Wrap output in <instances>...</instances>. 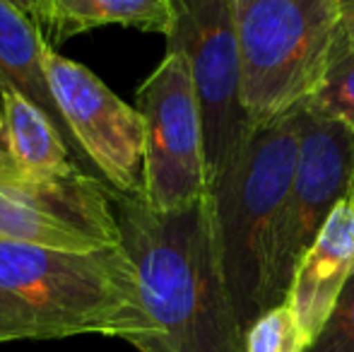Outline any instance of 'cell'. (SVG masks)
<instances>
[{
    "instance_id": "cell-1",
    "label": "cell",
    "mask_w": 354,
    "mask_h": 352,
    "mask_svg": "<svg viewBox=\"0 0 354 352\" xmlns=\"http://www.w3.org/2000/svg\"><path fill=\"white\" fill-rule=\"evenodd\" d=\"M113 207L149 324L142 352H243L207 196L183 210L159 212L142 193L113 191Z\"/></svg>"
},
{
    "instance_id": "cell-2",
    "label": "cell",
    "mask_w": 354,
    "mask_h": 352,
    "mask_svg": "<svg viewBox=\"0 0 354 352\" xmlns=\"http://www.w3.org/2000/svg\"><path fill=\"white\" fill-rule=\"evenodd\" d=\"M73 335L145 350L149 324L126 249L82 254L0 239V343Z\"/></svg>"
},
{
    "instance_id": "cell-3",
    "label": "cell",
    "mask_w": 354,
    "mask_h": 352,
    "mask_svg": "<svg viewBox=\"0 0 354 352\" xmlns=\"http://www.w3.org/2000/svg\"><path fill=\"white\" fill-rule=\"evenodd\" d=\"M297 155L299 118L292 111L256 128L207 186L214 246L243 333L258 316L280 306L275 246Z\"/></svg>"
},
{
    "instance_id": "cell-4",
    "label": "cell",
    "mask_w": 354,
    "mask_h": 352,
    "mask_svg": "<svg viewBox=\"0 0 354 352\" xmlns=\"http://www.w3.org/2000/svg\"><path fill=\"white\" fill-rule=\"evenodd\" d=\"M241 94L253 126L297 111L330 66L340 0H234Z\"/></svg>"
},
{
    "instance_id": "cell-5",
    "label": "cell",
    "mask_w": 354,
    "mask_h": 352,
    "mask_svg": "<svg viewBox=\"0 0 354 352\" xmlns=\"http://www.w3.org/2000/svg\"><path fill=\"white\" fill-rule=\"evenodd\" d=\"M167 51L181 53L191 68L210 186L256 131L243 106L234 0H171Z\"/></svg>"
},
{
    "instance_id": "cell-6",
    "label": "cell",
    "mask_w": 354,
    "mask_h": 352,
    "mask_svg": "<svg viewBox=\"0 0 354 352\" xmlns=\"http://www.w3.org/2000/svg\"><path fill=\"white\" fill-rule=\"evenodd\" d=\"M0 239L58 251L121 246L113 188L82 169L32 174L0 155Z\"/></svg>"
},
{
    "instance_id": "cell-7",
    "label": "cell",
    "mask_w": 354,
    "mask_h": 352,
    "mask_svg": "<svg viewBox=\"0 0 354 352\" xmlns=\"http://www.w3.org/2000/svg\"><path fill=\"white\" fill-rule=\"evenodd\" d=\"M136 109L145 123L142 196L154 210L174 212L207 196L205 136L191 68L167 51L138 87Z\"/></svg>"
},
{
    "instance_id": "cell-8",
    "label": "cell",
    "mask_w": 354,
    "mask_h": 352,
    "mask_svg": "<svg viewBox=\"0 0 354 352\" xmlns=\"http://www.w3.org/2000/svg\"><path fill=\"white\" fill-rule=\"evenodd\" d=\"M299 155L284 205L275 246V292L280 304L289 299L299 266L333 210L354 186V131L340 118L316 109H297Z\"/></svg>"
},
{
    "instance_id": "cell-9",
    "label": "cell",
    "mask_w": 354,
    "mask_h": 352,
    "mask_svg": "<svg viewBox=\"0 0 354 352\" xmlns=\"http://www.w3.org/2000/svg\"><path fill=\"white\" fill-rule=\"evenodd\" d=\"M46 75L63 118L94 169L121 196L142 193L145 123L136 106L111 92L89 68L48 44Z\"/></svg>"
},
{
    "instance_id": "cell-10",
    "label": "cell",
    "mask_w": 354,
    "mask_h": 352,
    "mask_svg": "<svg viewBox=\"0 0 354 352\" xmlns=\"http://www.w3.org/2000/svg\"><path fill=\"white\" fill-rule=\"evenodd\" d=\"M354 275V205L345 198L333 210L318 234L316 244L306 251L294 285L289 292V304L294 306L304 331L311 340L321 333L328 316L333 314L337 297Z\"/></svg>"
},
{
    "instance_id": "cell-11",
    "label": "cell",
    "mask_w": 354,
    "mask_h": 352,
    "mask_svg": "<svg viewBox=\"0 0 354 352\" xmlns=\"http://www.w3.org/2000/svg\"><path fill=\"white\" fill-rule=\"evenodd\" d=\"M46 48L48 41L41 27L17 5H12L10 0H0V92H17L37 104L53 121L58 133L66 138L75 165L84 174L102 178L58 109L46 75Z\"/></svg>"
},
{
    "instance_id": "cell-12",
    "label": "cell",
    "mask_w": 354,
    "mask_h": 352,
    "mask_svg": "<svg viewBox=\"0 0 354 352\" xmlns=\"http://www.w3.org/2000/svg\"><path fill=\"white\" fill-rule=\"evenodd\" d=\"M37 24L51 46L106 24L167 37L171 0H39Z\"/></svg>"
},
{
    "instance_id": "cell-13",
    "label": "cell",
    "mask_w": 354,
    "mask_h": 352,
    "mask_svg": "<svg viewBox=\"0 0 354 352\" xmlns=\"http://www.w3.org/2000/svg\"><path fill=\"white\" fill-rule=\"evenodd\" d=\"M0 147L32 174H61L77 167L51 118L17 92H0Z\"/></svg>"
},
{
    "instance_id": "cell-14",
    "label": "cell",
    "mask_w": 354,
    "mask_h": 352,
    "mask_svg": "<svg viewBox=\"0 0 354 352\" xmlns=\"http://www.w3.org/2000/svg\"><path fill=\"white\" fill-rule=\"evenodd\" d=\"M311 343L289 302L258 316L243 333V352H308Z\"/></svg>"
},
{
    "instance_id": "cell-15",
    "label": "cell",
    "mask_w": 354,
    "mask_h": 352,
    "mask_svg": "<svg viewBox=\"0 0 354 352\" xmlns=\"http://www.w3.org/2000/svg\"><path fill=\"white\" fill-rule=\"evenodd\" d=\"M304 104L326 116L340 118L354 131V48L330 58L323 82Z\"/></svg>"
},
{
    "instance_id": "cell-16",
    "label": "cell",
    "mask_w": 354,
    "mask_h": 352,
    "mask_svg": "<svg viewBox=\"0 0 354 352\" xmlns=\"http://www.w3.org/2000/svg\"><path fill=\"white\" fill-rule=\"evenodd\" d=\"M308 352H354V275L337 297L333 314Z\"/></svg>"
},
{
    "instance_id": "cell-17",
    "label": "cell",
    "mask_w": 354,
    "mask_h": 352,
    "mask_svg": "<svg viewBox=\"0 0 354 352\" xmlns=\"http://www.w3.org/2000/svg\"><path fill=\"white\" fill-rule=\"evenodd\" d=\"M350 48H354V5L342 10V22H340V29H337L333 56H337V53H342V51H350Z\"/></svg>"
},
{
    "instance_id": "cell-18",
    "label": "cell",
    "mask_w": 354,
    "mask_h": 352,
    "mask_svg": "<svg viewBox=\"0 0 354 352\" xmlns=\"http://www.w3.org/2000/svg\"><path fill=\"white\" fill-rule=\"evenodd\" d=\"M12 5H17L22 12H27L29 17L37 22V12H39V0H10Z\"/></svg>"
},
{
    "instance_id": "cell-19",
    "label": "cell",
    "mask_w": 354,
    "mask_h": 352,
    "mask_svg": "<svg viewBox=\"0 0 354 352\" xmlns=\"http://www.w3.org/2000/svg\"><path fill=\"white\" fill-rule=\"evenodd\" d=\"M340 3H342V10H347V8H352V5H354V0H340Z\"/></svg>"
},
{
    "instance_id": "cell-20",
    "label": "cell",
    "mask_w": 354,
    "mask_h": 352,
    "mask_svg": "<svg viewBox=\"0 0 354 352\" xmlns=\"http://www.w3.org/2000/svg\"><path fill=\"white\" fill-rule=\"evenodd\" d=\"M352 205H354V186H352Z\"/></svg>"
},
{
    "instance_id": "cell-21",
    "label": "cell",
    "mask_w": 354,
    "mask_h": 352,
    "mask_svg": "<svg viewBox=\"0 0 354 352\" xmlns=\"http://www.w3.org/2000/svg\"><path fill=\"white\" fill-rule=\"evenodd\" d=\"M0 155H3V147H0Z\"/></svg>"
}]
</instances>
